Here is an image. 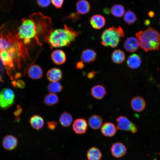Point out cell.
<instances>
[{
  "label": "cell",
  "mask_w": 160,
  "mask_h": 160,
  "mask_svg": "<svg viewBox=\"0 0 160 160\" xmlns=\"http://www.w3.org/2000/svg\"><path fill=\"white\" fill-rule=\"evenodd\" d=\"M30 17L29 18L22 19L18 33L15 34L16 37L25 44H29L32 40L37 38L40 31L39 27L47 17L40 12L33 13Z\"/></svg>",
  "instance_id": "cell-1"
},
{
  "label": "cell",
  "mask_w": 160,
  "mask_h": 160,
  "mask_svg": "<svg viewBox=\"0 0 160 160\" xmlns=\"http://www.w3.org/2000/svg\"><path fill=\"white\" fill-rule=\"evenodd\" d=\"M79 34L78 32L66 25L64 28H58L51 31L47 39L53 48H60L69 46Z\"/></svg>",
  "instance_id": "cell-2"
},
{
  "label": "cell",
  "mask_w": 160,
  "mask_h": 160,
  "mask_svg": "<svg viewBox=\"0 0 160 160\" xmlns=\"http://www.w3.org/2000/svg\"><path fill=\"white\" fill-rule=\"evenodd\" d=\"M139 46L145 52L158 50L160 45V34L156 29L149 26L145 30L136 33Z\"/></svg>",
  "instance_id": "cell-3"
},
{
  "label": "cell",
  "mask_w": 160,
  "mask_h": 160,
  "mask_svg": "<svg viewBox=\"0 0 160 160\" xmlns=\"http://www.w3.org/2000/svg\"><path fill=\"white\" fill-rule=\"evenodd\" d=\"M124 36V31L121 26H113L103 32L100 37L101 43L105 47H115L118 45L121 38Z\"/></svg>",
  "instance_id": "cell-4"
},
{
  "label": "cell",
  "mask_w": 160,
  "mask_h": 160,
  "mask_svg": "<svg viewBox=\"0 0 160 160\" xmlns=\"http://www.w3.org/2000/svg\"><path fill=\"white\" fill-rule=\"evenodd\" d=\"M15 95L13 91L8 88L3 89L0 92V108L5 110L13 104Z\"/></svg>",
  "instance_id": "cell-5"
},
{
  "label": "cell",
  "mask_w": 160,
  "mask_h": 160,
  "mask_svg": "<svg viewBox=\"0 0 160 160\" xmlns=\"http://www.w3.org/2000/svg\"><path fill=\"white\" fill-rule=\"evenodd\" d=\"M0 59L3 65L6 68L8 74L12 80L13 79L12 74V69L14 68L15 62L14 58L7 50L0 49Z\"/></svg>",
  "instance_id": "cell-6"
},
{
  "label": "cell",
  "mask_w": 160,
  "mask_h": 160,
  "mask_svg": "<svg viewBox=\"0 0 160 160\" xmlns=\"http://www.w3.org/2000/svg\"><path fill=\"white\" fill-rule=\"evenodd\" d=\"M116 121L117 129L123 131H129L132 133L137 132V129L134 124L131 122L127 117L119 116L117 117Z\"/></svg>",
  "instance_id": "cell-7"
},
{
  "label": "cell",
  "mask_w": 160,
  "mask_h": 160,
  "mask_svg": "<svg viewBox=\"0 0 160 160\" xmlns=\"http://www.w3.org/2000/svg\"><path fill=\"white\" fill-rule=\"evenodd\" d=\"M88 124L86 120L84 119L80 118L76 119L72 125L73 131L78 134L85 133L87 129Z\"/></svg>",
  "instance_id": "cell-8"
},
{
  "label": "cell",
  "mask_w": 160,
  "mask_h": 160,
  "mask_svg": "<svg viewBox=\"0 0 160 160\" xmlns=\"http://www.w3.org/2000/svg\"><path fill=\"white\" fill-rule=\"evenodd\" d=\"M111 152L112 155L116 158H121L126 153L125 146L120 142H116L112 144L111 148Z\"/></svg>",
  "instance_id": "cell-9"
},
{
  "label": "cell",
  "mask_w": 160,
  "mask_h": 160,
  "mask_svg": "<svg viewBox=\"0 0 160 160\" xmlns=\"http://www.w3.org/2000/svg\"><path fill=\"white\" fill-rule=\"evenodd\" d=\"M17 138L12 135H8L4 137L2 142L3 148L8 151H12L15 149L17 145Z\"/></svg>",
  "instance_id": "cell-10"
},
{
  "label": "cell",
  "mask_w": 160,
  "mask_h": 160,
  "mask_svg": "<svg viewBox=\"0 0 160 160\" xmlns=\"http://www.w3.org/2000/svg\"><path fill=\"white\" fill-rule=\"evenodd\" d=\"M117 128L114 124L111 122H107L103 124L101 131L105 136L111 137L114 136L117 132Z\"/></svg>",
  "instance_id": "cell-11"
},
{
  "label": "cell",
  "mask_w": 160,
  "mask_h": 160,
  "mask_svg": "<svg viewBox=\"0 0 160 160\" xmlns=\"http://www.w3.org/2000/svg\"><path fill=\"white\" fill-rule=\"evenodd\" d=\"M138 40L135 38L131 37L127 38L124 42V47L127 51L134 52L136 51L139 47Z\"/></svg>",
  "instance_id": "cell-12"
},
{
  "label": "cell",
  "mask_w": 160,
  "mask_h": 160,
  "mask_svg": "<svg viewBox=\"0 0 160 160\" xmlns=\"http://www.w3.org/2000/svg\"><path fill=\"white\" fill-rule=\"evenodd\" d=\"M131 105L134 111L139 112L144 109L146 103L145 100L143 97L140 96H136L131 100Z\"/></svg>",
  "instance_id": "cell-13"
},
{
  "label": "cell",
  "mask_w": 160,
  "mask_h": 160,
  "mask_svg": "<svg viewBox=\"0 0 160 160\" xmlns=\"http://www.w3.org/2000/svg\"><path fill=\"white\" fill-rule=\"evenodd\" d=\"M51 58L53 62L58 65L63 64L66 60V56L65 52L60 49L54 51L51 54Z\"/></svg>",
  "instance_id": "cell-14"
},
{
  "label": "cell",
  "mask_w": 160,
  "mask_h": 160,
  "mask_svg": "<svg viewBox=\"0 0 160 160\" xmlns=\"http://www.w3.org/2000/svg\"><path fill=\"white\" fill-rule=\"evenodd\" d=\"M90 23L93 28L96 29H99L105 25V20L104 17L102 15H95L91 17Z\"/></svg>",
  "instance_id": "cell-15"
},
{
  "label": "cell",
  "mask_w": 160,
  "mask_h": 160,
  "mask_svg": "<svg viewBox=\"0 0 160 160\" xmlns=\"http://www.w3.org/2000/svg\"><path fill=\"white\" fill-rule=\"evenodd\" d=\"M46 76L47 79L51 82L58 81L62 76V72L60 69L53 68L49 69L47 72Z\"/></svg>",
  "instance_id": "cell-16"
},
{
  "label": "cell",
  "mask_w": 160,
  "mask_h": 160,
  "mask_svg": "<svg viewBox=\"0 0 160 160\" xmlns=\"http://www.w3.org/2000/svg\"><path fill=\"white\" fill-rule=\"evenodd\" d=\"M43 73V71L41 67L37 65H33L30 66L28 71V76L34 80L41 79Z\"/></svg>",
  "instance_id": "cell-17"
},
{
  "label": "cell",
  "mask_w": 160,
  "mask_h": 160,
  "mask_svg": "<svg viewBox=\"0 0 160 160\" xmlns=\"http://www.w3.org/2000/svg\"><path fill=\"white\" fill-rule=\"evenodd\" d=\"M91 92L92 97L98 100L103 99L106 93L104 87L100 85H97L93 87L91 89Z\"/></svg>",
  "instance_id": "cell-18"
},
{
  "label": "cell",
  "mask_w": 160,
  "mask_h": 160,
  "mask_svg": "<svg viewBox=\"0 0 160 160\" xmlns=\"http://www.w3.org/2000/svg\"><path fill=\"white\" fill-rule=\"evenodd\" d=\"M76 9L79 14H85L88 13L90 9L89 3L87 0H79L76 4Z\"/></svg>",
  "instance_id": "cell-19"
},
{
  "label": "cell",
  "mask_w": 160,
  "mask_h": 160,
  "mask_svg": "<svg viewBox=\"0 0 160 160\" xmlns=\"http://www.w3.org/2000/svg\"><path fill=\"white\" fill-rule=\"evenodd\" d=\"M96 53L94 50L87 49L84 50L81 55V59L82 62L89 63L94 61L96 59Z\"/></svg>",
  "instance_id": "cell-20"
},
{
  "label": "cell",
  "mask_w": 160,
  "mask_h": 160,
  "mask_svg": "<svg viewBox=\"0 0 160 160\" xmlns=\"http://www.w3.org/2000/svg\"><path fill=\"white\" fill-rule=\"evenodd\" d=\"M103 119L101 117L96 115L91 116L88 120L89 127L94 130L98 129L101 127L103 125Z\"/></svg>",
  "instance_id": "cell-21"
},
{
  "label": "cell",
  "mask_w": 160,
  "mask_h": 160,
  "mask_svg": "<svg viewBox=\"0 0 160 160\" xmlns=\"http://www.w3.org/2000/svg\"><path fill=\"white\" fill-rule=\"evenodd\" d=\"M141 63V59L140 57L135 54L130 55L127 61V65L132 69H135L139 67Z\"/></svg>",
  "instance_id": "cell-22"
},
{
  "label": "cell",
  "mask_w": 160,
  "mask_h": 160,
  "mask_svg": "<svg viewBox=\"0 0 160 160\" xmlns=\"http://www.w3.org/2000/svg\"><path fill=\"white\" fill-rule=\"evenodd\" d=\"M30 123L31 126L34 129L39 130L44 126V121L43 118L38 115H34L30 119Z\"/></svg>",
  "instance_id": "cell-23"
},
{
  "label": "cell",
  "mask_w": 160,
  "mask_h": 160,
  "mask_svg": "<svg viewBox=\"0 0 160 160\" xmlns=\"http://www.w3.org/2000/svg\"><path fill=\"white\" fill-rule=\"evenodd\" d=\"M87 156L88 160H100L102 154L98 148L93 147L90 148L87 151Z\"/></svg>",
  "instance_id": "cell-24"
},
{
  "label": "cell",
  "mask_w": 160,
  "mask_h": 160,
  "mask_svg": "<svg viewBox=\"0 0 160 160\" xmlns=\"http://www.w3.org/2000/svg\"><path fill=\"white\" fill-rule=\"evenodd\" d=\"M73 120L72 116L68 112L64 111L61 115L59 121L62 126L67 127L71 124Z\"/></svg>",
  "instance_id": "cell-25"
},
{
  "label": "cell",
  "mask_w": 160,
  "mask_h": 160,
  "mask_svg": "<svg viewBox=\"0 0 160 160\" xmlns=\"http://www.w3.org/2000/svg\"><path fill=\"white\" fill-rule=\"evenodd\" d=\"M113 61L116 63L120 64L124 60L125 56L124 53L120 49H116L113 51L111 56Z\"/></svg>",
  "instance_id": "cell-26"
},
{
  "label": "cell",
  "mask_w": 160,
  "mask_h": 160,
  "mask_svg": "<svg viewBox=\"0 0 160 160\" xmlns=\"http://www.w3.org/2000/svg\"><path fill=\"white\" fill-rule=\"evenodd\" d=\"M59 101V97L56 94L49 93L45 96L44 103L47 105L52 106L57 103Z\"/></svg>",
  "instance_id": "cell-27"
},
{
  "label": "cell",
  "mask_w": 160,
  "mask_h": 160,
  "mask_svg": "<svg viewBox=\"0 0 160 160\" xmlns=\"http://www.w3.org/2000/svg\"><path fill=\"white\" fill-rule=\"evenodd\" d=\"M125 9L124 7L120 4H114L111 7V12L114 16L120 17L124 14Z\"/></svg>",
  "instance_id": "cell-28"
},
{
  "label": "cell",
  "mask_w": 160,
  "mask_h": 160,
  "mask_svg": "<svg viewBox=\"0 0 160 160\" xmlns=\"http://www.w3.org/2000/svg\"><path fill=\"white\" fill-rule=\"evenodd\" d=\"M124 20L125 23L128 25L134 23L137 20V17L135 13L130 10H127L124 16Z\"/></svg>",
  "instance_id": "cell-29"
},
{
  "label": "cell",
  "mask_w": 160,
  "mask_h": 160,
  "mask_svg": "<svg viewBox=\"0 0 160 160\" xmlns=\"http://www.w3.org/2000/svg\"><path fill=\"white\" fill-rule=\"evenodd\" d=\"M47 89L50 93H55L60 92L63 89V87L58 81L51 82L47 85Z\"/></svg>",
  "instance_id": "cell-30"
},
{
  "label": "cell",
  "mask_w": 160,
  "mask_h": 160,
  "mask_svg": "<svg viewBox=\"0 0 160 160\" xmlns=\"http://www.w3.org/2000/svg\"><path fill=\"white\" fill-rule=\"evenodd\" d=\"M51 0H37V3L40 7L45 8L48 6L50 4Z\"/></svg>",
  "instance_id": "cell-31"
},
{
  "label": "cell",
  "mask_w": 160,
  "mask_h": 160,
  "mask_svg": "<svg viewBox=\"0 0 160 160\" xmlns=\"http://www.w3.org/2000/svg\"><path fill=\"white\" fill-rule=\"evenodd\" d=\"M52 4L57 8H60L63 4L64 0H51Z\"/></svg>",
  "instance_id": "cell-32"
},
{
  "label": "cell",
  "mask_w": 160,
  "mask_h": 160,
  "mask_svg": "<svg viewBox=\"0 0 160 160\" xmlns=\"http://www.w3.org/2000/svg\"><path fill=\"white\" fill-rule=\"evenodd\" d=\"M47 127L48 129L51 130L55 129L57 124V122L53 121L48 122L47 123Z\"/></svg>",
  "instance_id": "cell-33"
},
{
  "label": "cell",
  "mask_w": 160,
  "mask_h": 160,
  "mask_svg": "<svg viewBox=\"0 0 160 160\" xmlns=\"http://www.w3.org/2000/svg\"><path fill=\"white\" fill-rule=\"evenodd\" d=\"M80 15L77 12L72 13H71L68 17L70 18H71L74 21H76L80 18Z\"/></svg>",
  "instance_id": "cell-34"
},
{
  "label": "cell",
  "mask_w": 160,
  "mask_h": 160,
  "mask_svg": "<svg viewBox=\"0 0 160 160\" xmlns=\"http://www.w3.org/2000/svg\"><path fill=\"white\" fill-rule=\"evenodd\" d=\"M16 86L17 87L19 88L23 89L25 86V83L23 81L19 80L16 82Z\"/></svg>",
  "instance_id": "cell-35"
},
{
  "label": "cell",
  "mask_w": 160,
  "mask_h": 160,
  "mask_svg": "<svg viewBox=\"0 0 160 160\" xmlns=\"http://www.w3.org/2000/svg\"><path fill=\"white\" fill-rule=\"evenodd\" d=\"M17 109L14 112V114L15 116L17 117L19 116L22 111V108L20 105H18L17 107Z\"/></svg>",
  "instance_id": "cell-36"
},
{
  "label": "cell",
  "mask_w": 160,
  "mask_h": 160,
  "mask_svg": "<svg viewBox=\"0 0 160 160\" xmlns=\"http://www.w3.org/2000/svg\"><path fill=\"white\" fill-rule=\"evenodd\" d=\"M84 66V64L82 61L78 62L76 65V68L79 69H82Z\"/></svg>",
  "instance_id": "cell-37"
},
{
  "label": "cell",
  "mask_w": 160,
  "mask_h": 160,
  "mask_svg": "<svg viewBox=\"0 0 160 160\" xmlns=\"http://www.w3.org/2000/svg\"><path fill=\"white\" fill-rule=\"evenodd\" d=\"M96 73V72L93 71L92 72H90L88 73L87 75V77L89 79L93 78L95 76V74Z\"/></svg>",
  "instance_id": "cell-38"
},
{
  "label": "cell",
  "mask_w": 160,
  "mask_h": 160,
  "mask_svg": "<svg viewBox=\"0 0 160 160\" xmlns=\"http://www.w3.org/2000/svg\"><path fill=\"white\" fill-rule=\"evenodd\" d=\"M148 16L151 17H152L154 16L155 13L154 12L152 11H150L148 13Z\"/></svg>",
  "instance_id": "cell-39"
},
{
  "label": "cell",
  "mask_w": 160,
  "mask_h": 160,
  "mask_svg": "<svg viewBox=\"0 0 160 160\" xmlns=\"http://www.w3.org/2000/svg\"><path fill=\"white\" fill-rule=\"evenodd\" d=\"M150 20L147 19L145 20L144 22L145 24L146 25H148L150 24Z\"/></svg>",
  "instance_id": "cell-40"
},
{
  "label": "cell",
  "mask_w": 160,
  "mask_h": 160,
  "mask_svg": "<svg viewBox=\"0 0 160 160\" xmlns=\"http://www.w3.org/2000/svg\"><path fill=\"white\" fill-rule=\"evenodd\" d=\"M11 83L14 87H17L16 82L15 81L13 80L12 81Z\"/></svg>",
  "instance_id": "cell-41"
},
{
  "label": "cell",
  "mask_w": 160,
  "mask_h": 160,
  "mask_svg": "<svg viewBox=\"0 0 160 160\" xmlns=\"http://www.w3.org/2000/svg\"><path fill=\"white\" fill-rule=\"evenodd\" d=\"M0 81H2V80H1V77L0 76Z\"/></svg>",
  "instance_id": "cell-42"
},
{
  "label": "cell",
  "mask_w": 160,
  "mask_h": 160,
  "mask_svg": "<svg viewBox=\"0 0 160 160\" xmlns=\"http://www.w3.org/2000/svg\"></svg>",
  "instance_id": "cell-43"
},
{
  "label": "cell",
  "mask_w": 160,
  "mask_h": 160,
  "mask_svg": "<svg viewBox=\"0 0 160 160\" xmlns=\"http://www.w3.org/2000/svg\"></svg>",
  "instance_id": "cell-44"
}]
</instances>
